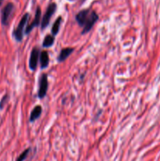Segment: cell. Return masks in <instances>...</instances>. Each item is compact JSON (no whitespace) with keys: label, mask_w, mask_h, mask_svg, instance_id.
I'll use <instances>...</instances> for the list:
<instances>
[{"label":"cell","mask_w":160,"mask_h":161,"mask_svg":"<svg viewBox=\"0 0 160 161\" xmlns=\"http://www.w3.org/2000/svg\"><path fill=\"white\" fill-rule=\"evenodd\" d=\"M30 151H31V149H30V148H28L27 149H25V150L24 151V152L20 154V155L18 157H17V160H16V161H24V160L25 159L28 157V154H29Z\"/></svg>","instance_id":"14"},{"label":"cell","mask_w":160,"mask_h":161,"mask_svg":"<svg viewBox=\"0 0 160 161\" xmlns=\"http://www.w3.org/2000/svg\"><path fill=\"white\" fill-rule=\"evenodd\" d=\"M39 55H40L39 49L38 47H34L31 52L29 59V68L31 71H35L36 69H37Z\"/></svg>","instance_id":"6"},{"label":"cell","mask_w":160,"mask_h":161,"mask_svg":"<svg viewBox=\"0 0 160 161\" xmlns=\"http://www.w3.org/2000/svg\"><path fill=\"white\" fill-rule=\"evenodd\" d=\"M62 20H63L62 17H61V16H59V17L56 18V20H55L54 24L53 25V27H52V29H51L53 36H56V35L58 34V32H59L60 31V27H61V22H62Z\"/></svg>","instance_id":"12"},{"label":"cell","mask_w":160,"mask_h":161,"mask_svg":"<svg viewBox=\"0 0 160 161\" xmlns=\"http://www.w3.org/2000/svg\"><path fill=\"white\" fill-rule=\"evenodd\" d=\"M41 14H42V13H41L40 7H37V9H36V11H35V15L34 20H33L32 21H31V23L26 28V29H25V34L28 35L31 31H32L33 28L39 26V24H40Z\"/></svg>","instance_id":"7"},{"label":"cell","mask_w":160,"mask_h":161,"mask_svg":"<svg viewBox=\"0 0 160 161\" xmlns=\"http://www.w3.org/2000/svg\"><path fill=\"white\" fill-rule=\"evenodd\" d=\"M90 12V9H82L81 11H79V12L76 14V16H75V20H76L77 23L78 24V25H79L80 27H83V28L86 20H87L88 17L89 16Z\"/></svg>","instance_id":"8"},{"label":"cell","mask_w":160,"mask_h":161,"mask_svg":"<svg viewBox=\"0 0 160 161\" xmlns=\"http://www.w3.org/2000/svg\"><path fill=\"white\" fill-rule=\"evenodd\" d=\"M2 2H3V0H0V6H1L2 4Z\"/></svg>","instance_id":"16"},{"label":"cell","mask_w":160,"mask_h":161,"mask_svg":"<svg viewBox=\"0 0 160 161\" xmlns=\"http://www.w3.org/2000/svg\"><path fill=\"white\" fill-rule=\"evenodd\" d=\"M14 10V5L9 3L3 9L1 14V21L3 25H8L13 12Z\"/></svg>","instance_id":"5"},{"label":"cell","mask_w":160,"mask_h":161,"mask_svg":"<svg viewBox=\"0 0 160 161\" xmlns=\"http://www.w3.org/2000/svg\"><path fill=\"white\" fill-rule=\"evenodd\" d=\"M29 19V14L26 13L24 14L21 17V20L19 22L17 28L13 31V36L17 42H21L24 38V27L26 24L28 23V20Z\"/></svg>","instance_id":"1"},{"label":"cell","mask_w":160,"mask_h":161,"mask_svg":"<svg viewBox=\"0 0 160 161\" xmlns=\"http://www.w3.org/2000/svg\"><path fill=\"white\" fill-rule=\"evenodd\" d=\"M8 100H9V95L8 94H5L3 98H2L1 102H0V109H3L4 108L5 105L7 103Z\"/></svg>","instance_id":"15"},{"label":"cell","mask_w":160,"mask_h":161,"mask_svg":"<svg viewBox=\"0 0 160 161\" xmlns=\"http://www.w3.org/2000/svg\"><path fill=\"white\" fill-rule=\"evenodd\" d=\"M99 20V16L97 13L94 10H91L89 16L88 17L87 20H86V23H85L84 26L83 28V31H82V35H85L86 33L89 32L93 27L94 26L96 22Z\"/></svg>","instance_id":"3"},{"label":"cell","mask_w":160,"mask_h":161,"mask_svg":"<svg viewBox=\"0 0 160 161\" xmlns=\"http://www.w3.org/2000/svg\"><path fill=\"white\" fill-rule=\"evenodd\" d=\"M56 10V4L55 3H50V5L47 7L46 11L44 14L43 17H42V21H41V28L42 30L45 29L47 28V26L49 25L50 21V19H51L52 16L55 14Z\"/></svg>","instance_id":"2"},{"label":"cell","mask_w":160,"mask_h":161,"mask_svg":"<svg viewBox=\"0 0 160 161\" xmlns=\"http://www.w3.org/2000/svg\"><path fill=\"white\" fill-rule=\"evenodd\" d=\"M55 41V36H51V35H46L45 37L44 38L43 42H42V47L44 48H49V47H52Z\"/></svg>","instance_id":"13"},{"label":"cell","mask_w":160,"mask_h":161,"mask_svg":"<svg viewBox=\"0 0 160 161\" xmlns=\"http://www.w3.org/2000/svg\"><path fill=\"white\" fill-rule=\"evenodd\" d=\"M42 113V108L41 105H37V106L35 107L32 109V111L31 112V114H30V118L29 121L31 123L35 122L36 119H39L41 116Z\"/></svg>","instance_id":"10"},{"label":"cell","mask_w":160,"mask_h":161,"mask_svg":"<svg viewBox=\"0 0 160 161\" xmlns=\"http://www.w3.org/2000/svg\"><path fill=\"white\" fill-rule=\"evenodd\" d=\"M39 61H40L41 69H46L50 63V58H49L48 52L43 50L40 53V57H39Z\"/></svg>","instance_id":"11"},{"label":"cell","mask_w":160,"mask_h":161,"mask_svg":"<svg viewBox=\"0 0 160 161\" xmlns=\"http://www.w3.org/2000/svg\"><path fill=\"white\" fill-rule=\"evenodd\" d=\"M75 49L72 48V47H66V48L62 49L60 52L59 55H58L57 61L58 62H63V61H65L71 54L74 52Z\"/></svg>","instance_id":"9"},{"label":"cell","mask_w":160,"mask_h":161,"mask_svg":"<svg viewBox=\"0 0 160 161\" xmlns=\"http://www.w3.org/2000/svg\"><path fill=\"white\" fill-rule=\"evenodd\" d=\"M48 77L45 73H43L40 77L39 80V88L38 91V97L40 99H43L46 95L48 91Z\"/></svg>","instance_id":"4"},{"label":"cell","mask_w":160,"mask_h":161,"mask_svg":"<svg viewBox=\"0 0 160 161\" xmlns=\"http://www.w3.org/2000/svg\"><path fill=\"white\" fill-rule=\"evenodd\" d=\"M83 1H85V0H83Z\"/></svg>","instance_id":"18"},{"label":"cell","mask_w":160,"mask_h":161,"mask_svg":"<svg viewBox=\"0 0 160 161\" xmlns=\"http://www.w3.org/2000/svg\"><path fill=\"white\" fill-rule=\"evenodd\" d=\"M68 1H73V0H68Z\"/></svg>","instance_id":"17"}]
</instances>
